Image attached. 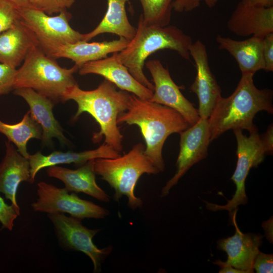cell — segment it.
<instances>
[{"mask_svg": "<svg viewBox=\"0 0 273 273\" xmlns=\"http://www.w3.org/2000/svg\"><path fill=\"white\" fill-rule=\"evenodd\" d=\"M117 87L105 79L97 88L90 90H82L77 84L67 89L61 102L71 100L77 103L78 109L74 120L84 112L91 115L100 127V131L94 134L93 141L99 142L104 136V143L120 153L123 148V135L117 119L128 109L131 95L125 90H117Z\"/></svg>", "mask_w": 273, "mask_h": 273, "instance_id": "obj_1", "label": "cell"}, {"mask_svg": "<svg viewBox=\"0 0 273 273\" xmlns=\"http://www.w3.org/2000/svg\"><path fill=\"white\" fill-rule=\"evenodd\" d=\"M254 74L242 73L233 94L221 97L208 118L211 142L229 130L257 131L253 120L261 111L273 113L272 90L259 89L254 83Z\"/></svg>", "mask_w": 273, "mask_h": 273, "instance_id": "obj_2", "label": "cell"}, {"mask_svg": "<svg viewBox=\"0 0 273 273\" xmlns=\"http://www.w3.org/2000/svg\"><path fill=\"white\" fill-rule=\"evenodd\" d=\"M117 123L139 126L146 145L144 154L159 172L165 168L162 149L167 137L191 126L174 109L133 94L128 109L118 116Z\"/></svg>", "mask_w": 273, "mask_h": 273, "instance_id": "obj_3", "label": "cell"}, {"mask_svg": "<svg viewBox=\"0 0 273 273\" xmlns=\"http://www.w3.org/2000/svg\"><path fill=\"white\" fill-rule=\"evenodd\" d=\"M192 43L191 37L177 26L148 24L144 21L141 14L134 36L117 55L136 80L154 91V84L143 72L147 58L158 51L169 49L176 52L184 59L190 60L189 49Z\"/></svg>", "mask_w": 273, "mask_h": 273, "instance_id": "obj_4", "label": "cell"}, {"mask_svg": "<svg viewBox=\"0 0 273 273\" xmlns=\"http://www.w3.org/2000/svg\"><path fill=\"white\" fill-rule=\"evenodd\" d=\"M79 67H62L40 46L34 47L17 69L14 89L30 88L55 103L61 101L68 88L77 84L73 74Z\"/></svg>", "mask_w": 273, "mask_h": 273, "instance_id": "obj_5", "label": "cell"}, {"mask_svg": "<svg viewBox=\"0 0 273 273\" xmlns=\"http://www.w3.org/2000/svg\"><path fill=\"white\" fill-rule=\"evenodd\" d=\"M145 146L138 143L123 156L115 158L95 159V173L101 176L114 190V199L119 202L127 197L128 206L132 210L141 208L143 201L134 195V188L141 176L159 171L144 154Z\"/></svg>", "mask_w": 273, "mask_h": 273, "instance_id": "obj_6", "label": "cell"}, {"mask_svg": "<svg viewBox=\"0 0 273 273\" xmlns=\"http://www.w3.org/2000/svg\"><path fill=\"white\" fill-rule=\"evenodd\" d=\"M233 131L237 143L236 154L238 159L236 169L231 179L236 185L235 193L232 198L228 200L224 205L205 202L208 210L213 211L225 210L232 215L239 205L247 203L246 179L250 170L257 167L263 161L266 154L261 135L257 131L250 132L248 136L243 134L242 130L235 129Z\"/></svg>", "mask_w": 273, "mask_h": 273, "instance_id": "obj_7", "label": "cell"}, {"mask_svg": "<svg viewBox=\"0 0 273 273\" xmlns=\"http://www.w3.org/2000/svg\"><path fill=\"white\" fill-rule=\"evenodd\" d=\"M20 20L35 35L44 51L57 45L82 40L83 34L69 24L71 15L67 10L56 16L27 7L18 9Z\"/></svg>", "mask_w": 273, "mask_h": 273, "instance_id": "obj_8", "label": "cell"}, {"mask_svg": "<svg viewBox=\"0 0 273 273\" xmlns=\"http://www.w3.org/2000/svg\"><path fill=\"white\" fill-rule=\"evenodd\" d=\"M37 201L31 206L34 211L48 213H68L74 217L104 218L109 211L95 203L80 198L76 194L69 193L65 188L40 181L37 184Z\"/></svg>", "mask_w": 273, "mask_h": 273, "instance_id": "obj_9", "label": "cell"}, {"mask_svg": "<svg viewBox=\"0 0 273 273\" xmlns=\"http://www.w3.org/2000/svg\"><path fill=\"white\" fill-rule=\"evenodd\" d=\"M54 224L60 242L67 249L80 251L88 256L94 264V271L101 270V264L111 252L112 247L98 248L93 243V237L100 231L90 230L82 224L81 219L67 216L61 213H48Z\"/></svg>", "mask_w": 273, "mask_h": 273, "instance_id": "obj_10", "label": "cell"}, {"mask_svg": "<svg viewBox=\"0 0 273 273\" xmlns=\"http://www.w3.org/2000/svg\"><path fill=\"white\" fill-rule=\"evenodd\" d=\"M179 134L180 149L176 163V171L162 189V197L169 194L170 189L193 165L207 157L211 142L208 118L200 117L196 123Z\"/></svg>", "mask_w": 273, "mask_h": 273, "instance_id": "obj_11", "label": "cell"}, {"mask_svg": "<svg viewBox=\"0 0 273 273\" xmlns=\"http://www.w3.org/2000/svg\"><path fill=\"white\" fill-rule=\"evenodd\" d=\"M154 83V89L149 100L174 109L192 125L200 119L198 110L186 99L180 87L172 80L169 72L159 60H151L145 63Z\"/></svg>", "mask_w": 273, "mask_h": 273, "instance_id": "obj_12", "label": "cell"}, {"mask_svg": "<svg viewBox=\"0 0 273 273\" xmlns=\"http://www.w3.org/2000/svg\"><path fill=\"white\" fill-rule=\"evenodd\" d=\"M197 74L190 89L197 96L200 117L208 118L215 105L222 97L221 90L212 73L205 45L200 40L193 42L189 49Z\"/></svg>", "mask_w": 273, "mask_h": 273, "instance_id": "obj_13", "label": "cell"}, {"mask_svg": "<svg viewBox=\"0 0 273 273\" xmlns=\"http://www.w3.org/2000/svg\"><path fill=\"white\" fill-rule=\"evenodd\" d=\"M117 53L110 57L87 62L78 69L80 75L95 74L101 75L121 90L136 97L150 100L153 91L136 80L118 58Z\"/></svg>", "mask_w": 273, "mask_h": 273, "instance_id": "obj_14", "label": "cell"}, {"mask_svg": "<svg viewBox=\"0 0 273 273\" xmlns=\"http://www.w3.org/2000/svg\"><path fill=\"white\" fill-rule=\"evenodd\" d=\"M229 30L239 36L263 38L273 33V7L265 8L239 2L226 23Z\"/></svg>", "mask_w": 273, "mask_h": 273, "instance_id": "obj_15", "label": "cell"}, {"mask_svg": "<svg viewBox=\"0 0 273 273\" xmlns=\"http://www.w3.org/2000/svg\"><path fill=\"white\" fill-rule=\"evenodd\" d=\"M237 211H234L232 217L236 228L235 233L231 237L219 240L217 248L226 253V262L233 267L245 273L253 272L254 260L259 252V247L263 236L260 234L243 233L236 221Z\"/></svg>", "mask_w": 273, "mask_h": 273, "instance_id": "obj_16", "label": "cell"}, {"mask_svg": "<svg viewBox=\"0 0 273 273\" xmlns=\"http://www.w3.org/2000/svg\"><path fill=\"white\" fill-rule=\"evenodd\" d=\"M13 93L23 98L28 104L32 117L41 128L43 145H52L53 138H56L62 145L68 144L62 128L53 115L55 103L52 100L30 88H16Z\"/></svg>", "mask_w": 273, "mask_h": 273, "instance_id": "obj_17", "label": "cell"}, {"mask_svg": "<svg viewBox=\"0 0 273 273\" xmlns=\"http://www.w3.org/2000/svg\"><path fill=\"white\" fill-rule=\"evenodd\" d=\"M128 41L123 37L103 42H89L80 40L57 45L44 52L54 59L64 58L70 59L79 68L87 62L105 58L109 54L120 52L125 48Z\"/></svg>", "mask_w": 273, "mask_h": 273, "instance_id": "obj_18", "label": "cell"}, {"mask_svg": "<svg viewBox=\"0 0 273 273\" xmlns=\"http://www.w3.org/2000/svg\"><path fill=\"white\" fill-rule=\"evenodd\" d=\"M39 41L20 19L0 33V63L16 68Z\"/></svg>", "mask_w": 273, "mask_h": 273, "instance_id": "obj_19", "label": "cell"}, {"mask_svg": "<svg viewBox=\"0 0 273 273\" xmlns=\"http://www.w3.org/2000/svg\"><path fill=\"white\" fill-rule=\"evenodd\" d=\"M94 161L95 159L90 160L75 170L54 165L48 167L46 171L49 176L63 181L68 192L83 193L99 201L109 202L110 197L96 183Z\"/></svg>", "mask_w": 273, "mask_h": 273, "instance_id": "obj_20", "label": "cell"}, {"mask_svg": "<svg viewBox=\"0 0 273 273\" xmlns=\"http://www.w3.org/2000/svg\"><path fill=\"white\" fill-rule=\"evenodd\" d=\"M6 154L0 164V192L12 204L19 206L16 199V192L20 183L32 184L28 158L22 156L10 141L5 143Z\"/></svg>", "mask_w": 273, "mask_h": 273, "instance_id": "obj_21", "label": "cell"}, {"mask_svg": "<svg viewBox=\"0 0 273 273\" xmlns=\"http://www.w3.org/2000/svg\"><path fill=\"white\" fill-rule=\"evenodd\" d=\"M121 155L109 145L104 143L99 148L80 152L54 151L48 155L40 152L29 155L30 177L34 181L37 173L41 169L61 164L73 163L81 166L88 161L98 158H115Z\"/></svg>", "mask_w": 273, "mask_h": 273, "instance_id": "obj_22", "label": "cell"}, {"mask_svg": "<svg viewBox=\"0 0 273 273\" xmlns=\"http://www.w3.org/2000/svg\"><path fill=\"white\" fill-rule=\"evenodd\" d=\"M218 48L227 51L237 61L242 73H252L265 67L263 55V38L256 36L237 40L217 35Z\"/></svg>", "mask_w": 273, "mask_h": 273, "instance_id": "obj_23", "label": "cell"}, {"mask_svg": "<svg viewBox=\"0 0 273 273\" xmlns=\"http://www.w3.org/2000/svg\"><path fill=\"white\" fill-rule=\"evenodd\" d=\"M129 0H107V11L98 26L88 33L83 34L82 41H88L96 36L110 33L128 40L134 36L136 29L130 23L125 5Z\"/></svg>", "mask_w": 273, "mask_h": 273, "instance_id": "obj_24", "label": "cell"}, {"mask_svg": "<svg viewBox=\"0 0 273 273\" xmlns=\"http://www.w3.org/2000/svg\"><path fill=\"white\" fill-rule=\"evenodd\" d=\"M0 133L17 147L22 156L28 158L27 143L31 139H41L42 129L29 111L21 121L16 124H8L0 120Z\"/></svg>", "mask_w": 273, "mask_h": 273, "instance_id": "obj_25", "label": "cell"}, {"mask_svg": "<svg viewBox=\"0 0 273 273\" xmlns=\"http://www.w3.org/2000/svg\"><path fill=\"white\" fill-rule=\"evenodd\" d=\"M139 1L143 9V18L146 23L162 27L169 25L174 0Z\"/></svg>", "mask_w": 273, "mask_h": 273, "instance_id": "obj_26", "label": "cell"}, {"mask_svg": "<svg viewBox=\"0 0 273 273\" xmlns=\"http://www.w3.org/2000/svg\"><path fill=\"white\" fill-rule=\"evenodd\" d=\"M29 7L52 15L66 11L75 0H28Z\"/></svg>", "mask_w": 273, "mask_h": 273, "instance_id": "obj_27", "label": "cell"}, {"mask_svg": "<svg viewBox=\"0 0 273 273\" xmlns=\"http://www.w3.org/2000/svg\"><path fill=\"white\" fill-rule=\"evenodd\" d=\"M20 19L18 9L7 0H0V33L8 30Z\"/></svg>", "mask_w": 273, "mask_h": 273, "instance_id": "obj_28", "label": "cell"}, {"mask_svg": "<svg viewBox=\"0 0 273 273\" xmlns=\"http://www.w3.org/2000/svg\"><path fill=\"white\" fill-rule=\"evenodd\" d=\"M17 69L0 63V96L14 89Z\"/></svg>", "mask_w": 273, "mask_h": 273, "instance_id": "obj_29", "label": "cell"}, {"mask_svg": "<svg viewBox=\"0 0 273 273\" xmlns=\"http://www.w3.org/2000/svg\"><path fill=\"white\" fill-rule=\"evenodd\" d=\"M20 215V208L13 204L8 205L0 196V222L3 226L11 231L15 219Z\"/></svg>", "mask_w": 273, "mask_h": 273, "instance_id": "obj_30", "label": "cell"}, {"mask_svg": "<svg viewBox=\"0 0 273 273\" xmlns=\"http://www.w3.org/2000/svg\"><path fill=\"white\" fill-rule=\"evenodd\" d=\"M273 255L267 254L259 251L253 264V269L257 273L272 272Z\"/></svg>", "mask_w": 273, "mask_h": 273, "instance_id": "obj_31", "label": "cell"}, {"mask_svg": "<svg viewBox=\"0 0 273 273\" xmlns=\"http://www.w3.org/2000/svg\"><path fill=\"white\" fill-rule=\"evenodd\" d=\"M263 55L264 61V70L273 71V33L263 38Z\"/></svg>", "mask_w": 273, "mask_h": 273, "instance_id": "obj_32", "label": "cell"}, {"mask_svg": "<svg viewBox=\"0 0 273 273\" xmlns=\"http://www.w3.org/2000/svg\"><path fill=\"white\" fill-rule=\"evenodd\" d=\"M201 0H174L172 9L177 12H191L198 8Z\"/></svg>", "mask_w": 273, "mask_h": 273, "instance_id": "obj_33", "label": "cell"}, {"mask_svg": "<svg viewBox=\"0 0 273 273\" xmlns=\"http://www.w3.org/2000/svg\"><path fill=\"white\" fill-rule=\"evenodd\" d=\"M261 138L266 154H272L273 151V127L272 124L268 127L266 131L261 135Z\"/></svg>", "mask_w": 273, "mask_h": 273, "instance_id": "obj_34", "label": "cell"}, {"mask_svg": "<svg viewBox=\"0 0 273 273\" xmlns=\"http://www.w3.org/2000/svg\"><path fill=\"white\" fill-rule=\"evenodd\" d=\"M214 263L220 266L219 273H245L243 270L233 267L226 261L223 262L220 260H217Z\"/></svg>", "mask_w": 273, "mask_h": 273, "instance_id": "obj_35", "label": "cell"}, {"mask_svg": "<svg viewBox=\"0 0 273 273\" xmlns=\"http://www.w3.org/2000/svg\"><path fill=\"white\" fill-rule=\"evenodd\" d=\"M241 1L252 6L265 8L273 7V0H242Z\"/></svg>", "mask_w": 273, "mask_h": 273, "instance_id": "obj_36", "label": "cell"}, {"mask_svg": "<svg viewBox=\"0 0 273 273\" xmlns=\"http://www.w3.org/2000/svg\"><path fill=\"white\" fill-rule=\"evenodd\" d=\"M14 4L18 9L29 7L28 0H7Z\"/></svg>", "mask_w": 273, "mask_h": 273, "instance_id": "obj_37", "label": "cell"}, {"mask_svg": "<svg viewBox=\"0 0 273 273\" xmlns=\"http://www.w3.org/2000/svg\"><path fill=\"white\" fill-rule=\"evenodd\" d=\"M205 4L209 8H213L215 6L217 0H204Z\"/></svg>", "mask_w": 273, "mask_h": 273, "instance_id": "obj_38", "label": "cell"}]
</instances>
